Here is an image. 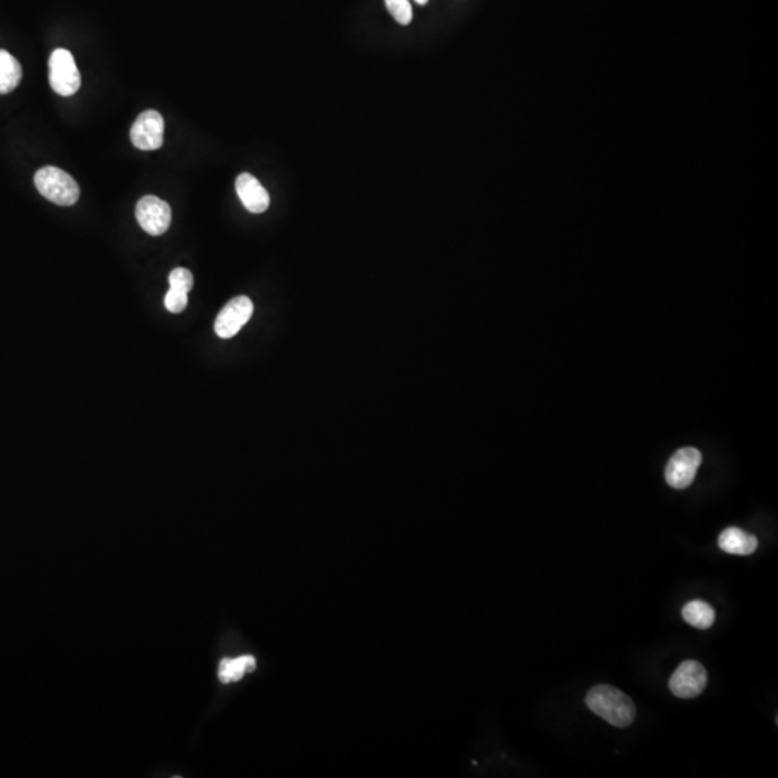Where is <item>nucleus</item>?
Listing matches in <instances>:
<instances>
[{"label":"nucleus","mask_w":778,"mask_h":778,"mask_svg":"<svg viewBox=\"0 0 778 778\" xmlns=\"http://www.w3.org/2000/svg\"><path fill=\"white\" fill-rule=\"evenodd\" d=\"M586 704L594 714L617 728L632 726L636 719L634 702L614 686H594L586 693Z\"/></svg>","instance_id":"nucleus-1"},{"label":"nucleus","mask_w":778,"mask_h":778,"mask_svg":"<svg viewBox=\"0 0 778 778\" xmlns=\"http://www.w3.org/2000/svg\"><path fill=\"white\" fill-rule=\"evenodd\" d=\"M33 181L38 192L55 205L71 207L80 200L79 183L60 167H41Z\"/></svg>","instance_id":"nucleus-2"},{"label":"nucleus","mask_w":778,"mask_h":778,"mask_svg":"<svg viewBox=\"0 0 778 778\" xmlns=\"http://www.w3.org/2000/svg\"><path fill=\"white\" fill-rule=\"evenodd\" d=\"M50 84L62 97L74 96L81 87V75L70 51H53L50 58Z\"/></svg>","instance_id":"nucleus-3"},{"label":"nucleus","mask_w":778,"mask_h":778,"mask_svg":"<svg viewBox=\"0 0 778 778\" xmlns=\"http://www.w3.org/2000/svg\"><path fill=\"white\" fill-rule=\"evenodd\" d=\"M708 683L707 669L697 661H685L669 680V689L680 699H692L704 692Z\"/></svg>","instance_id":"nucleus-4"},{"label":"nucleus","mask_w":778,"mask_h":778,"mask_svg":"<svg viewBox=\"0 0 778 778\" xmlns=\"http://www.w3.org/2000/svg\"><path fill=\"white\" fill-rule=\"evenodd\" d=\"M136 218L143 231L159 237L171 227L172 210L169 203L157 196H143L136 207Z\"/></svg>","instance_id":"nucleus-5"},{"label":"nucleus","mask_w":778,"mask_h":778,"mask_svg":"<svg viewBox=\"0 0 778 778\" xmlns=\"http://www.w3.org/2000/svg\"><path fill=\"white\" fill-rule=\"evenodd\" d=\"M702 463V455L693 447L680 448L669 459L665 477L669 486L685 489L690 486Z\"/></svg>","instance_id":"nucleus-6"},{"label":"nucleus","mask_w":778,"mask_h":778,"mask_svg":"<svg viewBox=\"0 0 778 778\" xmlns=\"http://www.w3.org/2000/svg\"><path fill=\"white\" fill-rule=\"evenodd\" d=\"M254 305L246 295H239L225 305L215 320V332L222 339L234 338L242 326L251 319Z\"/></svg>","instance_id":"nucleus-7"},{"label":"nucleus","mask_w":778,"mask_h":778,"mask_svg":"<svg viewBox=\"0 0 778 778\" xmlns=\"http://www.w3.org/2000/svg\"><path fill=\"white\" fill-rule=\"evenodd\" d=\"M164 120L156 110L140 114L133 125L130 139L140 150H157L164 146Z\"/></svg>","instance_id":"nucleus-8"},{"label":"nucleus","mask_w":778,"mask_h":778,"mask_svg":"<svg viewBox=\"0 0 778 778\" xmlns=\"http://www.w3.org/2000/svg\"><path fill=\"white\" fill-rule=\"evenodd\" d=\"M235 189L247 211L263 213L270 207V195L253 174L241 173L235 181Z\"/></svg>","instance_id":"nucleus-9"},{"label":"nucleus","mask_w":778,"mask_h":778,"mask_svg":"<svg viewBox=\"0 0 778 778\" xmlns=\"http://www.w3.org/2000/svg\"><path fill=\"white\" fill-rule=\"evenodd\" d=\"M718 545L726 554L751 555L758 548V539L739 528H726L719 535Z\"/></svg>","instance_id":"nucleus-10"},{"label":"nucleus","mask_w":778,"mask_h":778,"mask_svg":"<svg viewBox=\"0 0 778 778\" xmlns=\"http://www.w3.org/2000/svg\"><path fill=\"white\" fill-rule=\"evenodd\" d=\"M22 80V67L19 61L0 50V94H9L19 86Z\"/></svg>","instance_id":"nucleus-11"},{"label":"nucleus","mask_w":778,"mask_h":778,"mask_svg":"<svg viewBox=\"0 0 778 778\" xmlns=\"http://www.w3.org/2000/svg\"><path fill=\"white\" fill-rule=\"evenodd\" d=\"M682 617L695 629L707 630L715 623V610L705 601L693 600L683 607Z\"/></svg>","instance_id":"nucleus-12"},{"label":"nucleus","mask_w":778,"mask_h":778,"mask_svg":"<svg viewBox=\"0 0 778 778\" xmlns=\"http://www.w3.org/2000/svg\"><path fill=\"white\" fill-rule=\"evenodd\" d=\"M257 661L253 656H241L237 659H224L220 661V669H218V678L220 682L230 683L237 682L246 673L253 672L256 669Z\"/></svg>","instance_id":"nucleus-13"},{"label":"nucleus","mask_w":778,"mask_h":778,"mask_svg":"<svg viewBox=\"0 0 778 778\" xmlns=\"http://www.w3.org/2000/svg\"><path fill=\"white\" fill-rule=\"evenodd\" d=\"M385 5H387L388 12L401 25H409L413 21V6L408 0H385Z\"/></svg>","instance_id":"nucleus-14"},{"label":"nucleus","mask_w":778,"mask_h":778,"mask_svg":"<svg viewBox=\"0 0 778 778\" xmlns=\"http://www.w3.org/2000/svg\"><path fill=\"white\" fill-rule=\"evenodd\" d=\"M169 283H171V288L189 293L193 288L192 273L188 268H182V267L174 268L169 276Z\"/></svg>","instance_id":"nucleus-15"},{"label":"nucleus","mask_w":778,"mask_h":778,"mask_svg":"<svg viewBox=\"0 0 778 778\" xmlns=\"http://www.w3.org/2000/svg\"><path fill=\"white\" fill-rule=\"evenodd\" d=\"M164 306L171 313H182L188 306V293L171 288L164 295Z\"/></svg>","instance_id":"nucleus-16"},{"label":"nucleus","mask_w":778,"mask_h":778,"mask_svg":"<svg viewBox=\"0 0 778 778\" xmlns=\"http://www.w3.org/2000/svg\"><path fill=\"white\" fill-rule=\"evenodd\" d=\"M416 2L418 5H426V2H428V0H416Z\"/></svg>","instance_id":"nucleus-17"}]
</instances>
